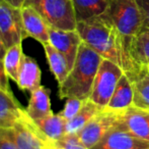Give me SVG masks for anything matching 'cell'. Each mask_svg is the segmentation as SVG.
I'll list each match as a JSON object with an SVG mask.
<instances>
[{
  "label": "cell",
  "mask_w": 149,
  "mask_h": 149,
  "mask_svg": "<svg viewBox=\"0 0 149 149\" xmlns=\"http://www.w3.org/2000/svg\"><path fill=\"white\" fill-rule=\"evenodd\" d=\"M76 31L82 42L104 58L118 64L130 80L141 68L142 66L138 64L130 54L124 37L106 13L78 22Z\"/></svg>",
  "instance_id": "cell-1"
},
{
  "label": "cell",
  "mask_w": 149,
  "mask_h": 149,
  "mask_svg": "<svg viewBox=\"0 0 149 149\" xmlns=\"http://www.w3.org/2000/svg\"><path fill=\"white\" fill-rule=\"evenodd\" d=\"M102 59L104 57L102 55L82 42L74 66L65 81L59 85L60 98H89L94 79Z\"/></svg>",
  "instance_id": "cell-2"
},
{
  "label": "cell",
  "mask_w": 149,
  "mask_h": 149,
  "mask_svg": "<svg viewBox=\"0 0 149 149\" xmlns=\"http://www.w3.org/2000/svg\"><path fill=\"white\" fill-rule=\"evenodd\" d=\"M120 34L124 37L130 50V43L143 27V20L136 0H111L106 12Z\"/></svg>",
  "instance_id": "cell-3"
},
{
  "label": "cell",
  "mask_w": 149,
  "mask_h": 149,
  "mask_svg": "<svg viewBox=\"0 0 149 149\" xmlns=\"http://www.w3.org/2000/svg\"><path fill=\"white\" fill-rule=\"evenodd\" d=\"M24 5L35 8L50 28L76 30L77 20L72 0H26Z\"/></svg>",
  "instance_id": "cell-4"
},
{
  "label": "cell",
  "mask_w": 149,
  "mask_h": 149,
  "mask_svg": "<svg viewBox=\"0 0 149 149\" xmlns=\"http://www.w3.org/2000/svg\"><path fill=\"white\" fill-rule=\"evenodd\" d=\"M125 73L115 62L104 58L95 76L89 99L100 107L106 108L119 80Z\"/></svg>",
  "instance_id": "cell-5"
},
{
  "label": "cell",
  "mask_w": 149,
  "mask_h": 149,
  "mask_svg": "<svg viewBox=\"0 0 149 149\" xmlns=\"http://www.w3.org/2000/svg\"><path fill=\"white\" fill-rule=\"evenodd\" d=\"M120 112L121 110L102 108L77 134L81 142L88 149L95 146L109 131L118 125Z\"/></svg>",
  "instance_id": "cell-6"
},
{
  "label": "cell",
  "mask_w": 149,
  "mask_h": 149,
  "mask_svg": "<svg viewBox=\"0 0 149 149\" xmlns=\"http://www.w3.org/2000/svg\"><path fill=\"white\" fill-rule=\"evenodd\" d=\"M8 131L19 149H51L52 142L36 128L26 109L19 121Z\"/></svg>",
  "instance_id": "cell-7"
},
{
  "label": "cell",
  "mask_w": 149,
  "mask_h": 149,
  "mask_svg": "<svg viewBox=\"0 0 149 149\" xmlns=\"http://www.w3.org/2000/svg\"><path fill=\"white\" fill-rule=\"evenodd\" d=\"M0 36L6 48L26 38L20 8L3 1H0Z\"/></svg>",
  "instance_id": "cell-8"
},
{
  "label": "cell",
  "mask_w": 149,
  "mask_h": 149,
  "mask_svg": "<svg viewBox=\"0 0 149 149\" xmlns=\"http://www.w3.org/2000/svg\"><path fill=\"white\" fill-rule=\"evenodd\" d=\"M118 126L132 136L149 142V112L132 105L121 110Z\"/></svg>",
  "instance_id": "cell-9"
},
{
  "label": "cell",
  "mask_w": 149,
  "mask_h": 149,
  "mask_svg": "<svg viewBox=\"0 0 149 149\" xmlns=\"http://www.w3.org/2000/svg\"><path fill=\"white\" fill-rule=\"evenodd\" d=\"M49 43L64 55L68 64L69 70L74 66L78 50L82 43V39L76 30L67 31L50 28Z\"/></svg>",
  "instance_id": "cell-10"
},
{
  "label": "cell",
  "mask_w": 149,
  "mask_h": 149,
  "mask_svg": "<svg viewBox=\"0 0 149 149\" xmlns=\"http://www.w3.org/2000/svg\"><path fill=\"white\" fill-rule=\"evenodd\" d=\"M149 142L132 136L118 125L104 135V137L91 149H147Z\"/></svg>",
  "instance_id": "cell-11"
},
{
  "label": "cell",
  "mask_w": 149,
  "mask_h": 149,
  "mask_svg": "<svg viewBox=\"0 0 149 149\" xmlns=\"http://www.w3.org/2000/svg\"><path fill=\"white\" fill-rule=\"evenodd\" d=\"M22 25L26 37H31L40 43H49L50 27L41 14L31 6L24 5L22 8Z\"/></svg>",
  "instance_id": "cell-12"
},
{
  "label": "cell",
  "mask_w": 149,
  "mask_h": 149,
  "mask_svg": "<svg viewBox=\"0 0 149 149\" xmlns=\"http://www.w3.org/2000/svg\"><path fill=\"white\" fill-rule=\"evenodd\" d=\"M26 112L33 121L41 119L52 114L50 90L41 85L31 92V98L26 108Z\"/></svg>",
  "instance_id": "cell-13"
},
{
  "label": "cell",
  "mask_w": 149,
  "mask_h": 149,
  "mask_svg": "<svg viewBox=\"0 0 149 149\" xmlns=\"http://www.w3.org/2000/svg\"><path fill=\"white\" fill-rule=\"evenodd\" d=\"M41 80L42 71L37 60L31 56L24 54L18 79L16 82L18 88L31 92L41 86Z\"/></svg>",
  "instance_id": "cell-14"
},
{
  "label": "cell",
  "mask_w": 149,
  "mask_h": 149,
  "mask_svg": "<svg viewBox=\"0 0 149 149\" xmlns=\"http://www.w3.org/2000/svg\"><path fill=\"white\" fill-rule=\"evenodd\" d=\"M24 110L13 94L0 89V128H12L20 119Z\"/></svg>",
  "instance_id": "cell-15"
},
{
  "label": "cell",
  "mask_w": 149,
  "mask_h": 149,
  "mask_svg": "<svg viewBox=\"0 0 149 149\" xmlns=\"http://www.w3.org/2000/svg\"><path fill=\"white\" fill-rule=\"evenodd\" d=\"M133 87V105L149 112V70L142 66L131 80Z\"/></svg>",
  "instance_id": "cell-16"
},
{
  "label": "cell",
  "mask_w": 149,
  "mask_h": 149,
  "mask_svg": "<svg viewBox=\"0 0 149 149\" xmlns=\"http://www.w3.org/2000/svg\"><path fill=\"white\" fill-rule=\"evenodd\" d=\"M33 123L36 128L52 143L58 141L65 135L66 121L61 117L60 113L53 112L44 119L33 121Z\"/></svg>",
  "instance_id": "cell-17"
},
{
  "label": "cell",
  "mask_w": 149,
  "mask_h": 149,
  "mask_svg": "<svg viewBox=\"0 0 149 149\" xmlns=\"http://www.w3.org/2000/svg\"><path fill=\"white\" fill-rule=\"evenodd\" d=\"M133 87L128 76L124 74L119 80L113 96L106 108L112 110H123L133 105Z\"/></svg>",
  "instance_id": "cell-18"
},
{
  "label": "cell",
  "mask_w": 149,
  "mask_h": 149,
  "mask_svg": "<svg viewBox=\"0 0 149 149\" xmlns=\"http://www.w3.org/2000/svg\"><path fill=\"white\" fill-rule=\"evenodd\" d=\"M111 0H72L76 20L83 22L107 12Z\"/></svg>",
  "instance_id": "cell-19"
},
{
  "label": "cell",
  "mask_w": 149,
  "mask_h": 149,
  "mask_svg": "<svg viewBox=\"0 0 149 149\" xmlns=\"http://www.w3.org/2000/svg\"><path fill=\"white\" fill-rule=\"evenodd\" d=\"M102 109V107L91 101L89 98L85 99L84 104L79 110V112L70 121H66L65 134H78L80 130Z\"/></svg>",
  "instance_id": "cell-20"
},
{
  "label": "cell",
  "mask_w": 149,
  "mask_h": 149,
  "mask_svg": "<svg viewBox=\"0 0 149 149\" xmlns=\"http://www.w3.org/2000/svg\"><path fill=\"white\" fill-rule=\"evenodd\" d=\"M43 47L44 50H45L47 60L49 62L50 70L53 73V75L55 76L58 84L61 85L65 81V79H66L69 72H70L66 58L50 43L43 44Z\"/></svg>",
  "instance_id": "cell-21"
},
{
  "label": "cell",
  "mask_w": 149,
  "mask_h": 149,
  "mask_svg": "<svg viewBox=\"0 0 149 149\" xmlns=\"http://www.w3.org/2000/svg\"><path fill=\"white\" fill-rule=\"evenodd\" d=\"M130 54L140 66L149 64V29L142 28L131 40Z\"/></svg>",
  "instance_id": "cell-22"
},
{
  "label": "cell",
  "mask_w": 149,
  "mask_h": 149,
  "mask_svg": "<svg viewBox=\"0 0 149 149\" xmlns=\"http://www.w3.org/2000/svg\"><path fill=\"white\" fill-rule=\"evenodd\" d=\"M24 50H22V42L10 47L6 48L5 54H4L2 61L3 66L7 77L16 83L18 79L20 66H22V57H24Z\"/></svg>",
  "instance_id": "cell-23"
},
{
  "label": "cell",
  "mask_w": 149,
  "mask_h": 149,
  "mask_svg": "<svg viewBox=\"0 0 149 149\" xmlns=\"http://www.w3.org/2000/svg\"><path fill=\"white\" fill-rule=\"evenodd\" d=\"M84 101L85 99H80V98H67V101L64 105V108L59 112L60 115L66 121H70L71 119H73L79 112V110L81 109L82 105L84 104Z\"/></svg>",
  "instance_id": "cell-24"
},
{
  "label": "cell",
  "mask_w": 149,
  "mask_h": 149,
  "mask_svg": "<svg viewBox=\"0 0 149 149\" xmlns=\"http://www.w3.org/2000/svg\"><path fill=\"white\" fill-rule=\"evenodd\" d=\"M53 144L60 149H88L81 142L77 134H65L61 139Z\"/></svg>",
  "instance_id": "cell-25"
},
{
  "label": "cell",
  "mask_w": 149,
  "mask_h": 149,
  "mask_svg": "<svg viewBox=\"0 0 149 149\" xmlns=\"http://www.w3.org/2000/svg\"><path fill=\"white\" fill-rule=\"evenodd\" d=\"M0 149H19L8 129L0 128Z\"/></svg>",
  "instance_id": "cell-26"
},
{
  "label": "cell",
  "mask_w": 149,
  "mask_h": 149,
  "mask_svg": "<svg viewBox=\"0 0 149 149\" xmlns=\"http://www.w3.org/2000/svg\"><path fill=\"white\" fill-rule=\"evenodd\" d=\"M139 6L140 12L143 20V27L142 28L149 29V0H136Z\"/></svg>",
  "instance_id": "cell-27"
},
{
  "label": "cell",
  "mask_w": 149,
  "mask_h": 149,
  "mask_svg": "<svg viewBox=\"0 0 149 149\" xmlns=\"http://www.w3.org/2000/svg\"><path fill=\"white\" fill-rule=\"evenodd\" d=\"M8 79L9 78L7 77L5 70H4L3 61L0 58V89H2L5 92H8V93H12L11 89L9 87V83H8Z\"/></svg>",
  "instance_id": "cell-28"
},
{
  "label": "cell",
  "mask_w": 149,
  "mask_h": 149,
  "mask_svg": "<svg viewBox=\"0 0 149 149\" xmlns=\"http://www.w3.org/2000/svg\"><path fill=\"white\" fill-rule=\"evenodd\" d=\"M0 1L6 2V3L10 4L12 6H15L17 8H22L26 3V0H0Z\"/></svg>",
  "instance_id": "cell-29"
},
{
  "label": "cell",
  "mask_w": 149,
  "mask_h": 149,
  "mask_svg": "<svg viewBox=\"0 0 149 149\" xmlns=\"http://www.w3.org/2000/svg\"><path fill=\"white\" fill-rule=\"evenodd\" d=\"M5 51H6V47L5 45H4L3 41H2V38L0 36V58H3L4 54H5Z\"/></svg>",
  "instance_id": "cell-30"
},
{
  "label": "cell",
  "mask_w": 149,
  "mask_h": 149,
  "mask_svg": "<svg viewBox=\"0 0 149 149\" xmlns=\"http://www.w3.org/2000/svg\"><path fill=\"white\" fill-rule=\"evenodd\" d=\"M51 149H60L59 147H57V146L55 145V144L51 143Z\"/></svg>",
  "instance_id": "cell-31"
},
{
  "label": "cell",
  "mask_w": 149,
  "mask_h": 149,
  "mask_svg": "<svg viewBox=\"0 0 149 149\" xmlns=\"http://www.w3.org/2000/svg\"><path fill=\"white\" fill-rule=\"evenodd\" d=\"M147 68H148V70H149V64H147Z\"/></svg>",
  "instance_id": "cell-32"
},
{
  "label": "cell",
  "mask_w": 149,
  "mask_h": 149,
  "mask_svg": "<svg viewBox=\"0 0 149 149\" xmlns=\"http://www.w3.org/2000/svg\"><path fill=\"white\" fill-rule=\"evenodd\" d=\"M147 149H149V148H147Z\"/></svg>",
  "instance_id": "cell-33"
}]
</instances>
